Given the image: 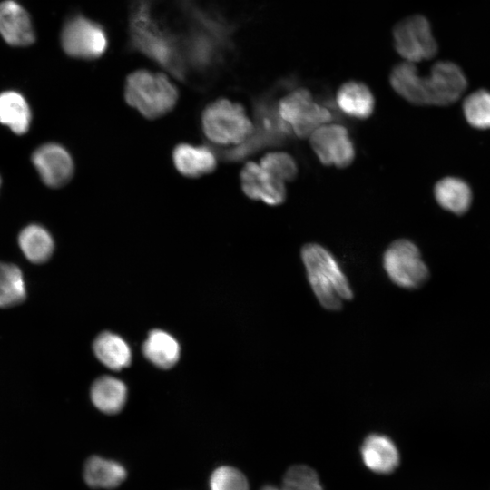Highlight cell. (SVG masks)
I'll list each match as a JSON object with an SVG mask.
<instances>
[{"instance_id":"484cf974","label":"cell","mask_w":490,"mask_h":490,"mask_svg":"<svg viewBox=\"0 0 490 490\" xmlns=\"http://www.w3.org/2000/svg\"><path fill=\"white\" fill-rule=\"evenodd\" d=\"M463 110L467 122L478 129L490 128V93L478 90L468 95Z\"/></svg>"},{"instance_id":"ba28073f","label":"cell","mask_w":490,"mask_h":490,"mask_svg":"<svg viewBox=\"0 0 490 490\" xmlns=\"http://www.w3.org/2000/svg\"><path fill=\"white\" fill-rule=\"evenodd\" d=\"M62 45L71 56L83 59L101 57L108 49L106 30L98 23L77 15L66 23L62 32Z\"/></svg>"},{"instance_id":"7a4b0ae2","label":"cell","mask_w":490,"mask_h":490,"mask_svg":"<svg viewBox=\"0 0 490 490\" xmlns=\"http://www.w3.org/2000/svg\"><path fill=\"white\" fill-rule=\"evenodd\" d=\"M274 93H263L253 101L254 132L245 142L229 149L213 148L226 162H238L270 147L286 143L293 137L289 128L279 118Z\"/></svg>"},{"instance_id":"4fadbf2b","label":"cell","mask_w":490,"mask_h":490,"mask_svg":"<svg viewBox=\"0 0 490 490\" xmlns=\"http://www.w3.org/2000/svg\"><path fill=\"white\" fill-rule=\"evenodd\" d=\"M215 152L211 146L177 144L172 151L175 169L188 178H198L211 173L217 167Z\"/></svg>"},{"instance_id":"83f0119b","label":"cell","mask_w":490,"mask_h":490,"mask_svg":"<svg viewBox=\"0 0 490 490\" xmlns=\"http://www.w3.org/2000/svg\"><path fill=\"white\" fill-rule=\"evenodd\" d=\"M281 490H323L317 473L308 466L296 465L285 474Z\"/></svg>"},{"instance_id":"7402d4cb","label":"cell","mask_w":490,"mask_h":490,"mask_svg":"<svg viewBox=\"0 0 490 490\" xmlns=\"http://www.w3.org/2000/svg\"><path fill=\"white\" fill-rule=\"evenodd\" d=\"M21 250L33 263L45 262L54 250V240L42 226L31 224L22 230L18 237Z\"/></svg>"},{"instance_id":"603a6c76","label":"cell","mask_w":490,"mask_h":490,"mask_svg":"<svg viewBox=\"0 0 490 490\" xmlns=\"http://www.w3.org/2000/svg\"><path fill=\"white\" fill-rule=\"evenodd\" d=\"M93 351L107 368L119 370L131 362V350L127 343L111 332L100 334L93 342Z\"/></svg>"},{"instance_id":"44dd1931","label":"cell","mask_w":490,"mask_h":490,"mask_svg":"<svg viewBox=\"0 0 490 490\" xmlns=\"http://www.w3.org/2000/svg\"><path fill=\"white\" fill-rule=\"evenodd\" d=\"M0 122L16 134H24L28 131L31 112L22 94L15 91L0 93Z\"/></svg>"},{"instance_id":"4dcf8cb0","label":"cell","mask_w":490,"mask_h":490,"mask_svg":"<svg viewBox=\"0 0 490 490\" xmlns=\"http://www.w3.org/2000/svg\"><path fill=\"white\" fill-rule=\"evenodd\" d=\"M0 184H1V178H0Z\"/></svg>"},{"instance_id":"277c9868","label":"cell","mask_w":490,"mask_h":490,"mask_svg":"<svg viewBox=\"0 0 490 490\" xmlns=\"http://www.w3.org/2000/svg\"><path fill=\"white\" fill-rule=\"evenodd\" d=\"M201 126L204 136L215 145L240 144L254 132V125L244 107L225 98L205 106L201 115Z\"/></svg>"},{"instance_id":"4316f807","label":"cell","mask_w":490,"mask_h":490,"mask_svg":"<svg viewBox=\"0 0 490 490\" xmlns=\"http://www.w3.org/2000/svg\"><path fill=\"white\" fill-rule=\"evenodd\" d=\"M260 166L282 182L292 181L298 175L295 159L283 152L267 153L260 160Z\"/></svg>"},{"instance_id":"ac0fdd59","label":"cell","mask_w":490,"mask_h":490,"mask_svg":"<svg viewBox=\"0 0 490 490\" xmlns=\"http://www.w3.org/2000/svg\"><path fill=\"white\" fill-rule=\"evenodd\" d=\"M423 79L416 65L407 61L396 64L389 76L393 90L415 105H426Z\"/></svg>"},{"instance_id":"9c48e42d","label":"cell","mask_w":490,"mask_h":490,"mask_svg":"<svg viewBox=\"0 0 490 490\" xmlns=\"http://www.w3.org/2000/svg\"><path fill=\"white\" fill-rule=\"evenodd\" d=\"M312 150L326 166L345 168L355 159L356 150L348 129L338 123H327L309 136Z\"/></svg>"},{"instance_id":"ffe728a7","label":"cell","mask_w":490,"mask_h":490,"mask_svg":"<svg viewBox=\"0 0 490 490\" xmlns=\"http://www.w3.org/2000/svg\"><path fill=\"white\" fill-rule=\"evenodd\" d=\"M126 387L121 380L104 376L97 378L91 388V399L102 412L115 414L119 412L126 400Z\"/></svg>"},{"instance_id":"8fae6325","label":"cell","mask_w":490,"mask_h":490,"mask_svg":"<svg viewBox=\"0 0 490 490\" xmlns=\"http://www.w3.org/2000/svg\"><path fill=\"white\" fill-rule=\"evenodd\" d=\"M32 162L42 181L49 187H61L73 177V159L60 144L46 143L38 147L32 155Z\"/></svg>"},{"instance_id":"e0dca14e","label":"cell","mask_w":490,"mask_h":490,"mask_svg":"<svg viewBox=\"0 0 490 490\" xmlns=\"http://www.w3.org/2000/svg\"><path fill=\"white\" fill-rule=\"evenodd\" d=\"M86 485L94 489H113L126 478L127 470L118 461L99 456H90L83 472Z\"/></svg>"},{"instance_id":"f546056e","label":"cell","mask_w":490,"mask_h":490,"mask_svg":"<svg viewBox=\"0 0 490 490\" xmlns=\"http://www.w3.org/2000/svg\"><path fill=\"white\" fill-rule=\"evenodd\" d=\"M260 490H281L272 485H265Z\"/></svg>"},{"instance_id":"5bb4252c","label":"cell","mask_w":490,"mask_h":490,"mask_svg":"<svg viewBox=\"0 0 490 490\" xmlns=\"http://www.w3.org/2000/svg\"><path fill=\"white\" fill-rule=\"evenodd\" d=\"M0 34L8 44L15 46L28 45L34 41L30 18L15 1L0 4Z\"/></svg>"},{"instance_id":"d4e9b609","label":"cell","mask_w":490,"mask_h":490,"mask_svg":"<svg viewBox=\"0 0 490 490\" xmlns=\"http://www.w3.org/2000/svg\"><path fill=\"white\" fill-rule=\"evenodd\" d=\"M25 297L26 289L21 270L15 264L0 261V307L17 305Z\"/></svg>"},{"instance_id":"2e32d148","label":"cell","mask_w":490,"mask_h":490,"mask_svg":"<svg viewBox=\"0 0 490 490\" xmlns=\"http://www.w3.org/2000/svg\"><path fill=\"white\" fill-rule=\"evenodd\" d=\"M361 455L364 464L377 473H390L399 462V454L394 442L381 434H371L365 438Z\"/></svg>"},{"instance_id":"d6986e66","label":"cell","mask_w":490,"mask_h":490,"mask_svg":"<svg viewBox=\"0 0 490 490\" xmlns=\"http://www.w3.org/2000/svg\"><path fill=\"white\" fill-rule=\"evenodd\" d=\"M434 193L437 203L455 214L465 213L471 205V190L464 181L458 178L446 177L438 181Z\"/></svg>"},{"instance_id":"7c38bea8","label":"cell","mask_w":490,"mask_h":490,"mask_svg":"<svg viewBox=\"0 0 490 490\" xmlns=\"http://www.w3.org/2000/svg\"><path fill=\"white\" fill-rule=\"evenodd\" d=\"M240 178L241 189L247 197L272 206L284 202L287 196L284 182L273 177L256 162H247L240 172Z\"/></svg>"},{"instance_id":"cb8c5ba5","label":"cell","mask_w":490,"mask_h":490,"mask_svg":"<svg viewBox=\"0 0 490 490\" xmlns=\"http://www.w3.org/2000/svg\"><path fill=\"white\" fill-rule=\"evenodd\" d=\"M142 350L152 363L162 368L172 367L180 357V346L176 339L158 329L149 334Z\"/></svg>"},{"instance_id":"f1b7e54d","label":"cell","mask_w":490,"mask_h":490,"mask_svg":"<svg viewBox=\"0 0 490 490\" xmlns=\"http://www.w3.org/2000/svg\"><path fill=\"white\" fill-rule=\"evenodd\" d=\"M210 490H250L246 476L237 468L220 466L211 475Z\"/></svg>"},{"instance_id":"30bf717a","label":"cell","mask_w":490,"mask_h":490,"mask_svg":"<svg viewBox=\"0 0 490 490\" xmlns=\"http://www.w3.org/2000/svg\"><path fill=\"white\" fill-rule=\"evenodd\" d=\"M466 79L461 68L448 61L435 64L424 77L426 105H449L463 94Z\"/></svg>"},{"instance_id":"6da1fadb","label":"cell","mask_w":490,"mask_h":490,"mask_svg":"<svg viewBox=\"0 0 490 490\" xmlns=\"http://www.w3.org/2000/svg\"><path fill=\"white\" fill-rule=\"evenodd\" d=\"M307 278L319 304L338 310L353 298V290L333 254L318 243H307L300 250Z\"/></svg>"},{"instance_id":"9a60e30c","label":"cell","mask_w":490,"mask_h":490,"mask_svg":"<svg viewBox=\"0 0 490 490\" xmlns=\"http://www.w3.org/2000/svg\"><path fill=\"white\" fill-rule=\"evenodd\" d=\"M336 103L345 115L358 120L368 118L375 109L373 93L359 81L344 83L337 92Z\"/></svg>"},{"instance_id":"52a82bcc","label":"cell","mask_w":490,"mask_h":490,"mask_svg":"<svg viewBox=\"0 0 490 490\" xmlns=\"http://www.w3.org/2000/svg\"><path fill=\"white\" fill-rule=\"evenodd\" d=\"M393 45L407 62L416 63L433 58L437 44L429 21L421 15H413L397 23L392 31Z\"/></svg>"},{"instance_id":"5b68a950","label":"cell","mask_w":490,"mask_h":490,"mask_svg":"<svg viewBox=\"0 0 490 490\" xmlns=\"http://www.w3.org/2000/svg\"><path fill=\"white\" fill-rule=\"evenodd\" d=\"M279 118L293 136L306 138L318 127L334 120V114L324 103L314 101L312 93L298 87L277 101Z\"/></svg>"},{"instance_id":"8992f818","label":"cell","mask_w":490,"mask_h":490,"mask_svg":"<svg viewBox=\"0 0 490 490\" xmlns=\"http://www.w3.org/2000/svg\"><path fill=\"white\" fill-rule=\"evenodd\" d=\"M383 267L390 280L403 289H418L429 277L417 246L407 239L396 240L387 248Z\"/></svg>"},{"instance_id":"3957f363","label":"cell","mask_w":490,"mask_h":490,"mask_svg":"<svg viewBox=\"0 0 490 490\" xmlns=\"http://www.w3.org/2000/svg\"><path fill=\"white\" fill-rule=\"evenodd\" d=\"M123 93L125 102L150 120L170 113L179 98L176 86L165 74L145 69L126 77Z\"/></svg>"}]
</instances>
